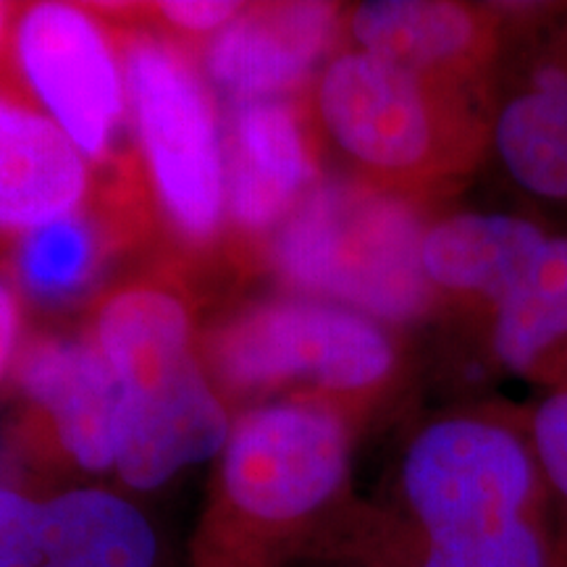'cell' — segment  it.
<instances>
[{"instance_id":"cell-18","label":"cell","mask_w":567,"mask_h":567,"mask_svg":"<svg viewBox=\"0 0 567 567\" xmlns=\"http://www.w3.org/2000/svg\"><path fill=\"white\" fill-rule=\"evenodd\" d=\"M0 567H59L40 534L38 496L0 486Z\"/></svg>"},{"instance_id":"cell-15","label":"cell","mask_w":567,"mask_h":567,"mask_svg":"<svg viewBox=\"0 0 567 567\" xmlns=\"http://www.w3.org/2000/svg\"><path fill=\"white\" fill-rule=\"evenodd\" d=\"M40 534L59 567H161V536L124 494L71 486L38 496Z\"/></svg>"},{"instance_id":"cell-3","label":"cell","mask_w":567,"mask_h":567,"mask_svg":"<svg viewBox=\"0 0 567 567\" xmlns=\"http://www.w3.org/2000/svg\"><path fill=\"white\" fill-rule=\"evenodd\" d=\"M105 21L122 53L134 153L155 229L166 239L168 266L193 281L218 260L229 266L226 145L216 90L197 55L179 42L137 21Z\"/></svg>"},{"instance_id":"cell-14","label":"cell","mask_w":567,"mask_h":567,"mask_svg":"<svg viewBox=\"0 0 567 567\" xmlns=\"http://www.w3.org/2000/svg\"><path fill=\"white\" fill-rule=\"evenodd\" d=\"M496 158L523 193L567 203V61L544 59L488 122Z\"/></svg>"},{"instance_id":"cell-2","label":"cell","mask_w":567,"mask_h":567,"mask_svg":"<svg viewBox=\"0 0 567 567\" xmlns=\"http://www.w3.org/2000/svg\"><path fill=\"white\" fill-rule=\"evenodd\" d=\"M354 415L289 396L234 415L193 542L195 567H292L342 513Z\"/></svg>"},{"instance_id":"cell-19","label":"cell","mask_w":567,"mask_h":567,"mask_svg":"<svg viewBox=\"0 0 567 567\" xmlns=\"http://www.w3.org/2000/svg\"><path fill=\"white\" fill-rule=\"evenodd\" d=\"M24 334V300L0 268V389L9 384Z\"/></svg>"},{"instance_id":"cell-4","label":"cell","mask_w":567,"mask_h":567,"mask_svg":"<svg viewBox=\"0 0 567 567\" xmlns=\"http://www.w3.org/2000/svg\"><path fill=\"white\" fill-rule=\"evenodd\" d=\"M310 109L321 140L350 163L352 179L415 203L463 179L488 137L467 87L354 48L321 69Z\"/></svg>"},{"instance_id":"cell-7","label":"cell","mask_w":567,"mask_h":567,"mask_svg":"<svg viewBox=\"0 0 567 567\" xmlns=\"http://www.w3.org/2000/svg\"><path fill=\"white\" fill-rule=\"evenodd\" d=\"M9 66L95 176L140 174L122 53L95 6L24 3Z\"/></svg>"},{"instance_id":"cell-17","label":"cell","mask_w":567,"mask_h":567,"mask_svg":"<svg viewBox=\"0 0 567 567\" xmlns=\"http://www.w3.org/2000/svg\"><path fill=\"white\" fill-rule=\"evenodd\" d=\"M528 439L551 499L563 505V559L567 567V386L555 389L538 402L536 413L530 417Z\"/></svg>"},{"instance_id":"cell-20","label":"cell","mask_w":567,"mask_h":567,"mask_svg":"<svg viewBox=\"0 0 567 567\" xmlns=\"http://www.w3.org/2000/svg\"><path fill=\"white\" fill-rule=\"evenodd\" d=\"M21 9H24V3H0V74L9 71L13 30H17Z\"/></svg>"},{"instance_id":"cell-21","label":"cell","mask_w":567,"mask_h":567,"mask_svg":"<svg viewBox=\"0 0 567 567\" xmlns=\"http://www.w3.org/2000/svg\"><path fill=\"white\" fill-rule=\"evenodd\" d=\"M308 563H310V567H352V565H344V563H334V559H313V557H308Z\"/></svg>"},{"instance_id":"cell-5","label":"cell","mask_w":567,"mask_h":567,"mask_svg":"<svg viewBox=\"0 0 567 567\" xmlns=\"http://www.w3.org/2000/svg\"><path fill=\"white\" fill-rule=\"evenodd\" d=\"M197 352L224 405L239 413L289 396H316L352 413L384 392L400 365L381 321L289 292L200 326Z\"/></svg>"},{"instance_id":"cell-12","label":"cell","mask_w":567,"mask_h":567,"mask_svg":"<svg viewBox=\"0 0 567 567\" xmlns=\"http://www.w3.org/2000/svg\"><path fill=\"white\" fill-rule=\"evenodd\" d=\"M354 51L467 87L496 48V17L455 0H371L344 11Z\"/></svg>"},{"instance_id":"cell-9","label":"cell","mask_w":567,"mask_h":567,"mask_svg":"<svg viewBox=\"0 0 567 567\" xmlns=\"http://www.w3.org/2000/svg\"><path fill=\"white\" fill-rule=\"evenodd\" d=\"M226 145V260L237 271L264 268L268 245L321 184L323 140L310 92L300 97L229 103Z\"/></svg>"},{"instance_id":"cell-1","label":"cell","mask_w":567,"mask_h":567,"mask_svg":"<svg viewBox=\"0 0 567 567\" xmlns=\"http://www.w3.org/2000/svg\"><path fill=\"white\" fill-rule=\"evenodd\" d=\"M310 557L352 567H565L528 434L476 413L425 423L402 452L392 507L339 513Z\"/></svg>"},{"instance_id":"cell-6","label":"cell","mask_w":567,"mask_h":567,"mask_svg":"<svg viewBox=\"0 0 567 567\" xmlns=\"http://www.w3.org/2000/svg\"><path fill=\"white\" fill-rule=\"evenodd\" d=\"M425 226L415 200L326 176L268 245L264 268L289 295L405 323L436 295L421 268Z\"/></svg>"},{"instance_id":"cell-13","label":"cell","mask_w":567,"mask_h":567,"mask_svg":"<svg viewBox=\"0 0 567 567\" xmlns=\"http://www.w3.org/2000/svg\"><path fill=\"white\" fill-rule=\"evenodd\" d=\"M551 231L517 213L463 210L429 224L421 239V268L431 289L488 308Z\"/></svg>"},{"instance_id":"cell-8","label":"cell","mask_w":567,"mask_h":567,"mask_svg":"<svg viewBox=\"0 0 567 567\" xmlns=\"http://www.w3.org/2000/svg\"><path fill=\"white\" fill-rule=\"evenodd\" d=\"M9 384L21 400L13 452L27 465L51 476L113 473L122 386L82 331H27Z\"/></svg>"},{"instance_id":"cell-16","label":"cell","mask_w":567,"mask_h":567,"mask_svg":"<svg viewBox=\"0 0 567 567\" xmlns=\"http://www.w3.org/2000/svg\"><path fill=\"white\" fill-rule=\"evenodd\" d=\"M567 347V234L547 243L492 305V350L515 373H534Z\"/></svg>"},{"instance_id":"cell-10","label":"cell","mask_w":567,"mask_h":567,"mask_svg":"<svg viewBox=\"0 0 567 567\" xmlns=\"http://www.w3.org/2000/svg\"><path fill=\"white\" fill-rule=\"evenodd\" d=\"M344 38L337 3H247L197 53L210 87L229 103L308 95Z\"/></svg>"},{"instance_id":"cell-11","label":"cell","mask_w":567,"mask_h":567,"mask_svg":"<svg viewBox=\"0 0 567 567\" xmlns=\"http://www.w3.org/2000/svg\"><path fill=\"white\" fill-rule=\"evenodd\" d=\"M97 176L11 66L0 74V247L74 216Z\"/></svg>"}]
</instances>
